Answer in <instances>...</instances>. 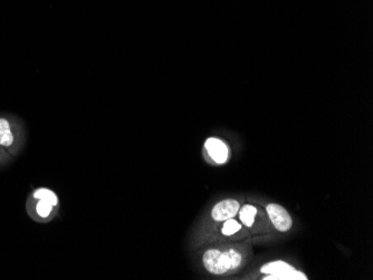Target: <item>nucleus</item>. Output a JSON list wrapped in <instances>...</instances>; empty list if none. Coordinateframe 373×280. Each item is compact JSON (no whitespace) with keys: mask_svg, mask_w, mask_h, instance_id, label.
<instances>
[{"mask_svg":"<svg viewBox=\"0 0 373 280\" xmlns=\"http://www.w3.org/2000/svg\"><path fill=\"white\" fill-rule=\"evenodd\" d=\"M14 143V135L10 130V124L7 120L0 119V145L10 146Z\"/></svg>","mask_w":373,"mask_h":280,"instance_id":"obj_6","label":"nucleus"},{"mask_svg":"<svg viewBox=\"0 0 373 280\" xmlns=\"http://www.w3.org/2000/svg\"><path fill=\"white\" fill-rule=\"evenodd\" d=\"M266 211L268 213V217L271 222H273L274 227L277 229L278 231L286 232L292 228L293 221L290 218V213L282 207V205L270 203L266 207Z\"/></svg>","mask_w":373,"mask_h":280,"instance_id":"obj_3","label":"nucleus"},{"mask_svg":"<svg viewBox=\"0 0 373 280\" xmlns=\"http://www.w3.org/2000/svg\"><path fill=\"white\" fill-rule=\"evenodd\" d=\"M242 255L234 249L220 251L218 249H209L204 254V266L210 274L223 275L230 269H236L242 263Z\"/></svg>","mask_w":373,"mask_h":280,"instance_id":"obj_1","label":"nucleus"},{"mask_svg":"<svg viewBox=\"0 0 373 280\" xmlns=\"http://www.w3.org/2000/svg\"><path fill=\"white\" fill-rule=\"evenodd\" d=\"M260 272L266 274L265 280H306L308 277L303 272L295 269L285 261L268 262L260 268Z\"/></svg>","mask_w":373,"mask_h":280,"instance_id":"obj_2","label":"nucleus"},{"mask_svg":"<svg viewBox=\"0 0 373 280\" xmlns=\"http://www.w3.org/2000/svg\"><path fill=\"white\" fill-rule=\"evenodd\" d=\"M240 205L238 201L234 199H227L220 201L213 207L211 211V216L216 221H226L231 219L236 216V213L239 211Z\"/></svg>","mask_w":373,"mask_h":280,"instance_id":"obj_4","label":"nucleus"},{"mask_svg":"<svg viewBox=\"0 0 373 280\" xmlns=\"http://www.w3.org/2000/svg\"><path fill=\"white\" fill-rule=\"evenodd\" d=\"M52 209H53V205L50 204L49 202L45 200H40V202L37 203L36 211L41 217L46 218L49 216L50 212H52Z\"/></svg>","mask_w":373,"mask_h":280,"instance_id":"obj_10","label":"nucleus"},{"mask_svg":"<svg viewBox=\"0 0 373 280\" xmlns=\"http://www.w3.org/2000/svg\"><path fill=\"white\" fill-rule=\"evenodd\" d=\"M256 213H257V210H256L255 207H252L250 204L244 205L239 211L240 220H242V222L246 227H251L252 223H254Z\"/></svg>","mask_w":373,"mask_h":280,"instance_id":"obj_7","label":"nucleus"},{"mask_svg":"<svg viewBox=\"0 0 373 280\" xmlns=\"http://www.w3.org/2000/svg\"><path fill=\"white\" fill-rule=\"evenodd\" d=\"M34 198L38 200H45L49 202L50 204L56 205L57 204V196L53 191H50L48 189H38L37 191H35L34 193Z\"/></svg>","mask_w":373,"mask_h":280,"instance_id":"obj_8","label":"nucleus"},{"mask_svg":"<svg viewBox=\"0 0 373 280\" xmlns=\"http://www.w3.org/2000/svg\"><path fill=\"white\" fill-rule=\"evenodd\" d=\"M240 229H242V225L231 218V219H228L226 220V222H225L224 228H223V233L225 236H231L237 231H239Z\"/></svg>","mask_w":373,"mask_h":280,"instance_id":"obj_9","label":"nucleus"},{"mask_svg":"<svg viewBox=\"0 0 373 280\" xmlns=\"http://www.w3.org/2000/svg\"><path fill=\"white\" fill-rule=\"evenodd\" d=\"M205 146L213 161L217 163L226 162L228 157V150L224 142H221L218 139L211 138L206 141Z\"/></svg>","mask_w":373,"mask_h":280,"instance_id":"obj_5","label":"nucleus"}]
</instances>
